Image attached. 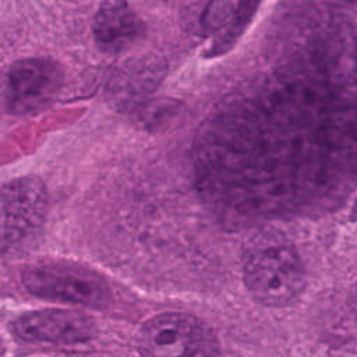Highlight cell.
I'll return each mask as SVG.
<instances>
[{
	"mask_svg": "<svg viewBox=\"0 0 357 357\" xmlns=\"http://www.w3.org/2000/svg\"><path fill=\"white\" fill-rule=\"evenodd\" d=\"M96 46L119 54L137 45L145 35V24L126 0H102L92 24Z\"/></svg>",
	"mask_w": 357,
	"mask_h": 357,
	"instance_id": "cell-7",
	"label": "cell"
},
{
	"mask_svg": "<svg viewBox=\"0 0 357 357\" xmlns=\"http://www.w3.org/2000/svg\"><path fill=\"white\" fill-rule=\"evenodd\" d=\"M243 276L252 297L275 308L294 303L305 286L296 247L275 230L258 231L248 240L243 252Z\"/></svg>",
	"mask_w": 357,
	"mask_h": 357,
	"instance_id": "cell-1",
	"label": "cell"
},
{
	"mask_svg": "<svg viewBox=\"0 0 357 357\" xmlns=\"http://www.w3.org/2000/svg\"><path fill=\"white\" fill-rule=\"evenodd\" d=\"M259 3L261 0H238V4L236 10H233V17L227 28L216 38L208 52V56L222 54L234 45V42L238 39V36L244 32V29L252 20Z\"/></svg>",
	"mask_w": 357,
	"mask_h": 357,
	"instance_id": "cell-9",
	"label": "cell"
},
{
	"mask_svg": "<svg viewBox=\"0 0 357 357\" xmlns=\"http://www.w3.org/2000/svg\"><path fill=\"white\" fill-rule=\"evenodd\" d=\"M142 356H215L219 342L213 331L199 318L187 312H163L149 318L138 335Z\"/></svg>",
	"mask_w": 357,
	"mask_h": 357,
	"instance_id": "cell-3",
	"label": "cell"
},
{
	"mask_svg": "<svg viewBox=\"0 0 357 357\" xmlns=\"http://www.w3.org/2000/svg\"><path fill=\"white\" fill-rule=\"evenodd\" d=\"M24 287L35 297L103 310L112 301V289L98 271L67 259H45L21 271Z\"/></svg>",
	"mask_w": 357,
	"mask_h": 357,
	"instance_id": "cell-2",
	"label": "cell"
},
{
	"mask_svg": "<svg viewBox=\"0 0 357 357\" xmlns=\"http://www.w3.org/2000/svg\"><path fill=\"white\" fill-rule=\"evenodd\" d=\"M47 194L43 181L24 176L0 184V240L21 247L35 238L45 223Z\"/></svg>",
	"mask_w": 357,
	"mask_h": 357,
	"instance_id": "cell-4",
	"label": "cell"
},
{
	"mask_svg": "<svg viewBox=\"0 0 357 357\" xmlns=\"http://www.w3.org/2000/svg\"><path fill=\"white\" fill-rule=\"evenodd\" d=\"M233 17L231 0H209L199 15L201 35L209 36L227 28Z\"/></svg>",
	"mask_w": 357,
	"mask_h": 357,
	"instance_id": "cell-10",
	"label": "cell"
},
{
	"mask_svg": "<svg viewBox=\"0 0 357 357\" xmlns=\"http://www.w3.org/2000/svg\"><path fill=\"white\" fill-rule=\"evenodd\" d=\"M165 66L160 60L139 59L120 66L107 84L110 100L117 107H137L160 84Z\"/></svg>",
	"mask_w": 357,
	"mask_h": 357,
	"instance_id": "cell-8",
	"label": "cell"
},
{
	"mask_svg": "<svg viewBox=\"0 0 357 357\" xmlns=\"http://www.w3.org/2000/svg\"><path fill=\"white\" fill-rule=\"evenodd\" d=\"M350 305H351V310L357 318V284L354 287V290L351 291V297H350Z\"/></svg>",
	"mask_w": 357,
	"mask_h": 357,
	"instance_id": "cell-13",
	"label": "cell"
},
{
	"mask_svg": "<svg viewBox=\"0 0 357 357\" xmlns=\"http://www.w3.org/2000/svg\"><path fill=\"white\" fill-rule=\"evenodd\" d=\"M8 329L25 343L78 344L95 337V321L82 312L68 310H35L15 317Z\"/></svg>",
	"mask_w": 357,
	"mask_h": 357,
	"instance_id": "cell-6",
	"label": "cell"
},
{
	"mask_svg": "<svg viewBox=\"0 0 357 357\" xmlns=\"http://www.w3.org/2000/svg\"><path fill=\"white\" fill-rule=\"evenodd\" d=\"M8 112V81L7 73L0 71V112Z\"/></svg>",
	"mask_w": 357,
	"mask_h": 357,
	"instance_id": "cell-12",
	"label": "cell"
},
{
	"mask_svg": "<svg viewBox=\"0 0 357 357\" xmlns=\"http://www.w3.org/2000/svg\"><path fill=\"white\" fill-rule=\"evenodd\" d=\"M8 112L26 116L45 110L59 96L64 74L49 57H28L14 61L7 70Z\"/></svg>",
	"mask_w": 357,
	"mask_h": 357,
	"instance_id": "cell-5",
	"label": "cell"
},
{
	"mask_svg": "<svg viewBox=\"0 0 357 357\" xmlns=\"http://www.w3.org/2000/svg\"><path fill=\"white\" fill-rule=\"evenodd\" d=\"M172 112H173V102L148 105L146 112L144 113L145 121L152 123V124H153V121H162L165 117L170 116Z\"/></svg>",
	"mask_w": 357,
	"mask_h": 357,
	"instance_id": "cell-11",
	"label": "cell"
}]
</instances>
